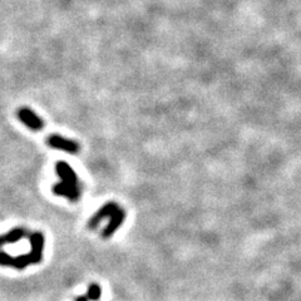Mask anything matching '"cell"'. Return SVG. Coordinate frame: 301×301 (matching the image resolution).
Instances as JSON below:
<instances>
[{"label": "cell", "mask_w": 301, "mask_h": 301, "mask_svg": "<svg viewBox=\"0 0 301 301\" xmlns=\"http://www.w3.org/2000/svg\"><path fill=\"white\" fill-rule=\"evenodd\" d=\"M55 172L61 181L53 186V193L57 196L67 197L69 201L75 202L81 197L79 179L73 168L67 162L58 161L55 165Z\"/></svg>", "instance_id": "6da1fadb"}, {"label": "cell", "mask_w": 301, "mask_h": 301, "mask_svg": "<svg viewBox=\"0 0 301 301\" xmlns=\"http://www.w3.org/2000/svg\"><path fill=\"white\" fill-rule=\"evenodd\" d=\"M16 117L24 126H27L32 131L38 132L44 128V121L28 107H22V108L16 109Z\"/></svg>", "instance_id": "7a4b0ae2"}, {"label": "cell", "mask_w": 301, "mask_h": 301, "mask_svg": "<svg viewBox=\"0 0 301 301\" xmlns=\"http://www.w3.org/2000/svg\"><path fill=\"white\" fill-rule=\"evenodd\" d=\"M47 145L49 147L54 148V150L63 151L66 153L70 154H77L79 152V145H78L75 141L66 138V137H62L59 134H52L47 138Z\"/></svg>", "instance_id": "3957f363"}, {"label": "cell", "mask_w": 301, "mask_h": 301, "mask_svg": "<svg viewBox=\"0 0 301 301\" xmlns=\"http://www.w3.org/2000/svg\"><path fill=\"white\" fill-rule=\"evenodd\" d=\"M29 243L32 251H30V258L33 264H41L43 261V251L46 238L42 232H33L29 236Z\"/></svg>", "instance_id": "277c9868"}, {"label": "cell", "mask_w": 301, "mask_h": 301, "mask_svg": "<svg viewBox=\"0 0 301 301\" xmlns=\"http://www.w3.org/2000/svg\"><path fill=\"white\" fill-rule=\"evenodd\" d=\"M118 209H119V206H118L116 202H107V204L103 205V206L89 218L88 225H87L88 229H95V227L101 224V221L105 220L107 217L111 218L112 216L117 212Z\"/></svg>", "instance_id": "5b68a950"}, {"label": "cell", "mask_w": 301, "mask_h": 301, "mask_svg": "<svg viewBox=\"0 0 301 301\" xmlns=\"http://www.w3.org/2000/svg\"><path fill=\"white\" fill-rule=\"evenodd\" d=\"M125 220H126V211L119 207V209L117 210V212L114 213L111 218H109L108 225H107L106 229L103 230L102 233H101L102 238L112 237V236L114 235V232H116L117 230L122 226Z\"/></svg>", "instance_id": "8992f818"}, {"label": "cell", "mask_w": 301, "mask_h": 301, "mask_svg": "<svg viewBox=\"0 0 301 301\" xmlns=\"http://www.w3.org/2000/svg\"><path fill=\"white\" fill-rule=\"evenodd\" d=\"M25 233H27V231H25V229H23V227H15V229L9 230V231L5 233L2 237V241L4 245L15 244L24 237Z\"/></svg>", "instance_id": "52a82bcc"}, {"label": "cell", "mask_w": 301, "mask_h": 301, "mask_svg": "<svg viewBox=\"0 0 301 301\" xmlns=\"http://www.w3.org/2000/svg\"><path fill=\"white\" fill-rule=\"evenodd\" d=\"M30 264H33V263H32V258H30L29 254L21 255V256H16V257H14L12 267H14V269H16V270H21L22 271V270L27 269V267L29 266Z\"/></svg>", "instance_id": "ba28073f"}, {"label": "cell", "mask_w": 301, "mask_h": 301, "mask_svg": "<svg viewBox=\"0 0 301 301\" xmlns=\"http://www.w3.org/2000/svg\"><path fill=\"white\" fill-rule=\"evenodd\" d=\"M101 296H102V288H101V285L97 283H92L88 286V290H87V297L91 301H98L101 299Z\"/></svg>", "instance_id": "9c48e42d"}, {"label": "cell", "mask_w": 301, "mask_h": 301, "mask_svg": "<svg viewBox=\"0 0 301 301\" xmlns=\"http://www.w3.org/2000/svg\"><path fill=\"white\" fill-rule=\"evenodd\" d=\"M13 260L14 257L8 254L7 251L2 252V258H0V264L3 266H13Z\"/></svg>", "instance_id": "30bf717a"}, {"label": "cell", "mask_w": 301, "mask_h": 301, "mask_svg": "<svg viewBox=\"0 0 301 301\" xmlns=\"http://www.w3.org/2000/svg\"><path fill=\"white\" fill-rule=\"evenodd\" d=\"M88 300L89 299L87 297V295H86V296H78L77 299H75V301H88Z\"/></svg>", "instance_id": "8fae6325"}]
</instances>
